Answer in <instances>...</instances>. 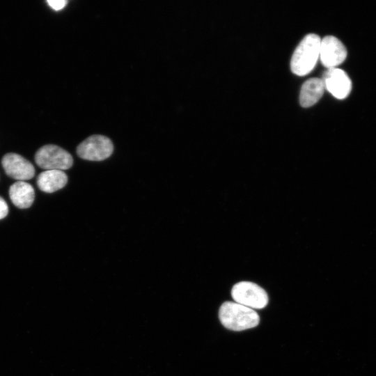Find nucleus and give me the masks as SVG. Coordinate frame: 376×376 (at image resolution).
<instances>
[{"mask_svg": "<svg viewBox=\"0 0 376 376\" xmlns=\"http://www.w3.org/2000/svg\"><path fill=\"white\" fill-rule=\"evenodd\" d=\"M219 318L226 328L236 331L255 327L260 321L258 314L253 309L233 301L221 304Z\"/></svg>", "mask_w": 376, "mask_h": 376, "instance_id": "1", "label": "nucleus"}, {"mask_svg": "<svg viewBox=\"0 0 376 376\" xmlns=\"http://www.w3.org/2000/svg\"><path fill=\"white\" fill-rule=\"evenodd\" d=\"M320 38L314 33L306 35L295 49L290 62L292 72L304 76L315 68L320 56Z\"/></svg>", "mask_w": 376, "mask_h": 376, "instance_id": "2", "label": "nucleus"}, {"mask_svg": "<svg viewBox=\"0 0 376 376\" xmlns=\"http://www.w3.org/2000/svg\"><path fill=\"white\" fill-rule=\"evenodd\" d=\"M36 164L45 170H67L73 164L71 155L56 145L42 146L35 154Z\"/></svg>", "mask_w": 376, "mask_h": 376, "instance_id": "3", "label": "nucleus"}, {"mask_svg": "<svg viewBox=\"0 0 376 376\" xmlns=\"http://www.w3.org/2000/svg\"><path fill=\"white\" fill-rule=\"evenodd\" d=\"M231 295L235 302L250 308L261 309L268 304L265 290L250 281H241L233 285Z\"/></svg>", "mask_w": 376, "mask_h": 376, "instance_id": "4", "label": "nucleus"}, {"mask_svg": "<svg viewBox=\"0 0 376 376\" xmlns=\"http://www.w3.org/2000/svg\"><path fill=\"white\" fill-rule=\"evenodd\" d=\"M111 141L103 135H92L83 141L77 148V155L90 161H102L113 152Z\"/></svg>", "mask_w": 376, "mask_h": 376, "instance_id": "5", "label": "nucleus"}, {"mask_svg": "<svg viewBox=\"0 0 376 376\" xmlns=\"http://www.w3.org/2000/svg\"><path fill=\"white\" fill-rule=\"evenodd\" d=\"M346 57V48L337 38L327 36L321 39L319 58L323 65L328 69L334 68L341 64Z\"/></svg>", "mask_w": 376, "mask_h": 376, "instance_id": "6", "label": "nucleus"}, {"mask_svg": "<svg viewBox=\"0 0 376 376\" xmlns=\"http://www.w3.org/2000/svg\"><path fill=\"white\" fill-rule=\"evenodd\" d=\"M6 173L17 181H26L35 175L33 165L24 157L16 153H7L1 159Z\"/></svg>", "mask_w": 376, "mask_h": 376, "instance_id": "7", "label": "nucleus"}, {"mask_svg": "<svg viewBox=\"0 0 376 376\" xmlns=\"http://www.w3.org/2000/svg\"><path fill=\"white\" fill-rule=\"evenodd\" d=\"M324 88L339 100L345 99L352 89V82L347 73L341 69L329 68L322 79Z\"/></svg>", "mask_w": 376, "mask_h": 376, "instance_id": "8", "label": "nucleus"}, {"mask_svg": "<svg viewBox=\"0 0 376 376\" xmlns=\"http://www.w3.org/2000/svg\"><path fill=\"white\" fill-rule=\"evenodd\" d=\"M9 196L17 207L25 209L33 203L35 191L32 185L26 181H17L10 187Z\"/></svg>", "mask_w": 376, "mask_h": 376, "instance_id": "9", "label": "nucleus"}, {"mask_svg": "<svg viewBox=\"0 0 376 376\" xmlns=\"http://www.w3.org/2000/svg\"><path fill=\"white\" fill-rule=\"evenodd\" d=\"M36 182L41 191L53 193L65 186L68 177L63 171L45 170L38 175Z\"/></svg>", "mask_w": 376, "mask_h": 376, "instance_id": "10", "label": "nucleus"}, {"mask_svg": "<svg viewBox=\"0 0 376 376\" xmlns=\"http://www.w3.org/2000/svg\"><path fill=\"white\" fill-rule=\"evenodd\" d=\"M324 89L322 79L313 77L306 80L302 85L299 102L303 107H309L315 104L322 96Z\"/></svg>", "mask_w": 376, "mask_h": 376, "instance_id": "11", "label": "nucleus"}, {"mask_svg": "<svg viewBox=\"0 0 376 376\" xmlns=\"http://www.w3.org/2000/svg\"><path fill=\"white\" fill-rule=\"evenodd\" d=\"M47 2L54 10L63 9L68 3L66 0H48Z\"/></svg>", "mask_w": 376, "mask_h": 376, "instance_id": "12", "label": "nucleus"}, {"mask_svg": "<svg viewBox=\"0 0 376 376\" xmlns=\"http://www.w3.org/2000/svg\"><path fill=\"white\" fill-rule=\"evenodd\" d=\"M8 213V207L6 201L0 196V219H3Z\"/></svg>", "mask_w": 376, "mask_h": 376, "instance_id": "13", "label": "nucleus"}]
</instances>
